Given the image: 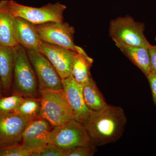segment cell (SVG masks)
Here are the masks:
<instances>
[{
    "mask_svg": "<svg viewBox=\"0 0 156 156\" xmlns=\"http://www.w3.org/2000/svg\"><path fill=\"white\" fill-rule=\"evenodd\" d=\"M32 154L21 144L0 147V156H32Z\"/></svg>",
    "mask_w": 156,
    "mask_h": 156,
    "instance_id": "obj_21",
    "label": "cell"
},
{
    "mask_svg": "<svg viewBox=\"0 0 156 156\" xmlns=\"http://www.w3.org/2000/svg\"><path fill=\"white\" fill-rule=\"evenodd\" d=\"M28 122L14 112L0 115V147L21 144Z\"/></svg>",
    "mask_w": 156,
    "mask_h": 156,
    "instance_id": "obj_10",
    "label": "cell"
},
{
    "mask_svg": "<svg viewBox=\"0 0 156 156\" xmlns=\"http://www.w3.org/2000/svg\"><path fill=\"white\" fill-rule=\"evenodd\" d=\"M76 50L77 53L73 63L72 76L76 82L83 85L92 77L90 70L93 60L80 47L77 46Z\"/></svg>",
    "mask_w": 156,
    "mask_h": 156,
    "instance_id": "obj_16",
    "label": "cell"
},
{
    "mask_svg": "<svg viewBox=\"0 0 156 156\" xmlns=\"http://www.w3.org/2000/svg\"><path fill=\"white\" fill-rule=\"evenodd\" d=\"M126 123L127 118L122 108L107 105L100 110H91L83 124L92 144L100 146L119 140Z\"/></svg>",
    "mask_w": 156,
    "mask_h": 156,
    "instance_id": "obj_1",
    "label": "cell"
},
{
    "mask_svg": "<svg viewBox=\"0 0 156 156\" xmlns=\"http://www.w3.org/2000/svg\"><path fill=\"white\" fill-rule=\"evenodd\" d=\"M4 5L14 17L26 20L34 24L63 21V13L66 6L61 3L48 4L40 8L23 5L13 0H2Z\"/></svg>",
    "mask_w": 156,
    "mask_h": 156,
    "instance_id": "obj_3",
    "label": "cell"
},
{
    "mask_svg": "<svg viewBox=\"0 0 156 156\" xmlns=\"http://www.w3.org/2000/svg\"><path fill=\"white\" fill-rule=\"evenodd\" d=\"M24 97L18 93L0 97V115L13 112Z\"/></svg>",
    "mask_w": 156,
    "mask_h": 156,
    "instance_id": "obj_20",
    "label": "cell"
},
{
    "mask_svg": "<svg viewBox=\"0 0 156 156\" xmlns=\"http://www.w3.org/2000/svg\"><path fill=\"white\" fill-rule=\"evenodd\" d=\"M122 53L139 69L146 76L151 72L148 48L116 44Z\"/></svg>",
    "mask_w": 156,
    "mask_h": 156,
    "instance_id": "obj_15",
    "label": "cell"
},
{
    "mask_svg": "<svg viewBox=\"0 0 156 156\" xmlns=\"http://www.w3.org/2000/svg\"><path fill=\"white\" fill-rule=\"evenodd\" d=\"M145 26L129 16L119 17L111 21L110 36L115 44L148 48L151 45L145 36Z\"/></svg>",
    "mask_w": 156,
    "mask_h": 156,
    "instance_id": "obj_5",
    "label": "cell"
},
{
    "mask_svg": "<svg viewBox=\"0 0 156 156\" xmlns=\"http://www.w3.org/2000/svg\"><path fill=\"white\" fill-rule=\"evenodd\" d=\"M62 81V89L72 109L74 120L84 124L91 110L84 101L82 84L76 82L72 75Z\"/></svg>",
    "mask_w": 156,
    "mask_h": 156,
    "instance_id": "obj_12",
    "label": "cell"
},
{
    "mask_svg": "<svg viewBox=\"0 0 156 156\" xmlns=\"http://www.w3.org/2000/svg\"><path fill=\"white\" fill-rule=\"evenodd\" d=\"M14 66L13 48L0 44V77L2 81L5 95L11 94Z\"/></svg>",
    "mask_w": 156,
    "mask_h": 156,
    "instance_id": "obj_14",
    "label": "cell"
},
{
    "mask_svg": "<svg viewBox=\"0 0 156 156\" xmlns=\"http://www.w3.org/2000/svg\"><path fill=\"white\" fill-rule=\"evenodd\" d=\"M40 97L41 101L40 118L48 120L53 127L74 119L63 89L41 91Z\"/></svg>",
    "mask_w": 156,
    "mask_h": 156,
    "instance_id": "obj_4",
    "label": "cell"
},
{
    "mask_svg": "<svg viewBox=\"0 0 156 156\" xmlns=\"http://www.w3.org/2000/svg\"><path fill=\"white\" fill-rule=\"evenodd\" d=\"M146 76L150 86L154 104L156 106V73L151 72Z\"/></svg>",
    "mask_w": 156,
    "mask_h": 156,
    "instance_id": "obj_24",
    "label": "cell"
},
{
    "mask_svg": "<svg viewBox=\"0 0 156 156\" xmlns=\"http://www.w3.org/2000/svg\"><path fill=\"white\" fill-rule=\"evenodd\" d=\"M53 126L42 118L28 121L22 134L21 144L34 152L48 142V135Z\"/></svg>",
    "mask_w": 156,
    "mask_h": 156,
    "instance_id": "obj_11",
    "label": "cell"
},
{
    "mask_svg": "<svg viewBox=\"0 0 156 156\" xmlns=\"http://www.w3.org/2000/svg\"><path fill=\"white\" fill-rule=\"evenodd\" d=\"M148 50L150 56L151 72L156 73V45H151Z\"/></svg>",
    "mask_w": 156,
    "mask_h": 156,
    "instance_id": "obj_25",
    "label": "cell"
},
{
    "mask_svg": "<svg viewBox=\"0 0 156 156\" xmlns=\"http://www.w3.org/2000/svg\"><path fill=\"white\" fill-rule=\"evenodd\" d=\"M96 146H77L64 151V156H92L94 155Z\"/></svg>",
    "mask_w": 156,
    "mask_h": 156,
    "instance_id": "obj_22",
    "label": "cell"
},
{
    "mask_svg": "<svg viewBox=\"0 0 156 156\" xmlns=\"http://www.w3.org/2000/svg\"><path fill=\"white\" fill-rule=\"evenodd\" d=\"M13 49L14 66L11 93H18L23 97H39L36 76L27 50L19 44Z\"/></svg>",
    "mask_w": 156,
    "mask_h": 156,
    "instance_id": "obj_2",
    "label": "cell"
},
{
    "mask_svg": "<svg viewBox=\"0 0 156 156\" xmlns=\"http://www.w3.org/2000/svg\"><path fill=\"white\" fill-rule=\"evenodd\" d=\"M155 40H156V38H155Z\"/></svg>",
    "mask_w": 156,
    "mask_h": 156,
    "instance_id": "obj_27",
    "label": "cell"
},
{
    "mask_svg": "<svg viewBox=\"0 0 156 156\" xmlns=\"http://www.w3.org/2000/svg\"><path fill=\"white\" fill-rule=\"evenodd\" d=\"M14 34L17 44L27 50L40 51L43 41L35 24L20 17H14Z\"/></svg>",
    "mask_w": 156,
    "mask_h": 156,
    "instance_id": "obj_13",
    "label": "cell"
},
{
    "mask_svg": "<svg viewBox=\"0 0 156 156\" xmlns=\"http://www.w3.org/2000/svg\"><path fill=\"white\" fill-rule=\"evenodd\" d=\"M82 87L84 101L90 110H100L107 105L104 97L92 77L83 84Z\"/></svg>",
    "mask_w": 156,
    "mask_h": 156,
    "instance_id": "obj_18",
    "label": "cell"
},
{
    "mask_svg": "<svg viewBox=\"0 0 156 156\" xmlns=\"http://www.w3.org/2000/svg\"><path fill=\"white\" fill-rule=\"evenodd\" d=\"M14 17L0 1V44L12 48L18 44L14 34Z\"/></svg>",
    "mask_w": 156,
    "mask_h": 156,
    "instance_id": "obj_17",
    "label": "cell"
},
{
    "mask_svg": "<svg viewBox=\"0 0 156 156\" xmlns=\"http://www.w3.org/2000/svg\"><path fill=\"white\" fill-rule=\"evenodd\" d=\"M35 26L42 41L77 52V46L74 42L75 30L67 23L50 22L35 24Z\"/></svg>",
    "mask_w": 156,
    "mask_h": 156,
    "instance_id": "obj_8",
    "label": "cell"
},
{
    "mask_svg": "<svg viewBox=\"0 0 156 156\" xmlns=\"http://www.w3.org/2000/svg\"><path fill=\"white\" fill-rule=\"evenodd\" d=\"M27 50L36 76L39 92L44 90L62 89L61 78L46 56L40 51Z\"/></svg>",
    "mask_w": 156,
    "mask_h": 156,
    "instance_id": "obj_7",
    "label": "cell"
},
{
    "mask_svg": "<svg viewBox=\"0 0 156 156\" xmlns=\"http://www.w3.org/2000/svg\"><path fill=\"white\" fill-rule=\"evenodd\" d=\"M4 87H3V84L2 79L0 77V97L4 96Z\"/></svg>",
    "mask_w": 156,
    "mask_h": 156,
    "instance_id": "obj_26",
    "label": "cell"
},
{
    "mask_svg": "<svg viewBox=\"0 0 156 156\" xmlns=\"http://www.w3.org/2000/svg\"><path fill=\"white\" fill-rule=\"evenodd\" d=\"M32 156H64V150L48 143L39 150L33 152Z\"/></svg>",
    "mask_w": 156,
    "mask_h": 156,
    "instance_id": "obj_23",
    "label": "cell"
},
{
    "mask_svg": "<svg viewBox=\"0 0 156 156\" xmlns=\"http://www.w3.org/2000/svg\"><path fill=\"white\" fill-rule=\"evenodd\" d=\"M41 101L39 97H24L14 112L30 121L40 118Z\"/></svg>",
    "mask_w": 156,
    "mask_h": 156,
    "instance_id": "obj_19",
    "label": "cell"
},
{
    "mask_svg": "<svg viewBox=\"0 0 156 156\" xmlns=\"http://www.w3.org/2000/svg\"><path fill=\"white\" fill-rule=\"evenodd\" d=\"M48 142L64 151L76 147L94 145L84 124L74 119L53 127L48 135Z\"/></svg>",
    "mask_w": 156,
    "mask_h": 156,
    "instance_id": "obj_6",
    "label": "cell"
},
{
    "mask_svg": "<svg viewBox=\"0 0 156 156\" xmlns=\"http://www.w3.org/2000/svg\"><path fill=\"white\" fill-rule=\"evenodd\" d=\"M41 52L53 65L62 80L72 75V68L77 52L43 42Z\"/></svg>",
    "mask_w": 156,
    "mask_h": 156,
    "instance_id": "obj_9",
    "label": "cell"
}]
</instances>
